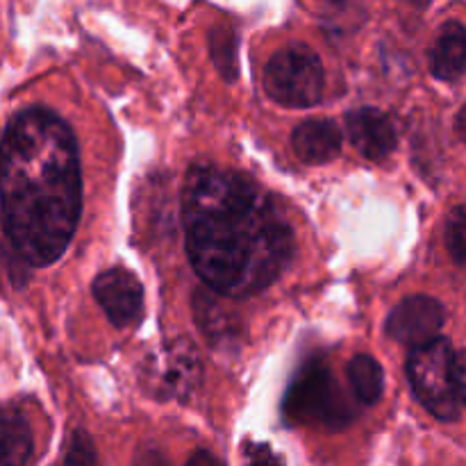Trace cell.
Here are the masks:
<instances>
[{"label":"cell","mask_w":466,"mask_h":466,"mask_svg":"<svg viewBox=\"0 0 466 466\" xmlns=\"http://www.w3.org/2000/svg\"><path fill=\"white\" fill-rule=\"evenodd\" d=\"M0 209L14 253L30 267L57 262L82 212L77 141L66 121L32 107L0 139Z\"/></svg>","instance_id":"2"},{"label":"cell","mask_w":466,"mask_h":466,"mask_svg":"<svg viewBox=\"0 0 466 466\" xmlns=\"http://www.w3.org/2000/svg\"><path fill=\"white\" fill-rule=\"evenodd\" d=\"M268 96L285 107H312L321 103L326 77L319 55L308 46L278 50L264 73Z\"/></svg>","instance_id":"5"},{"label":"cell","mask_w":466,"mask_h":466,"mask_svg":"<svg viewBox=\"0 0 466 466\" xmlns=\"http://www.w3.org/2000/svg\"><path fill=\"white\" fill-rule=\"evenodd\" d=\"M96 449L91 444L89 437L82 431H77L71 437V446H68L66 455H64V462L66 464H94L96 462Z\"/></svg>","instance_id":"17"},{"label":"cell","mask_w":466,"mask_h":466,"mask_svg":"<svg viewBox=\"0 0 466 466\" xmlns=\"http://www.w3.org/2000/svg\"><path fill=\"white\" fill-rule=\"evenodd\" d=\"M444 326V308L431 296H410L391 309L387 319V335L405 346L428 344L440 337Z\"/></svg>","instance_id":"7"},{"label":"cell","mask_w":466,"mask_h":466,"mask_svg":"<svg viewBox=\"0 0 466 466\" xmlns=\"http://www.w3.org/2000/svg\"><path fill=\"white\" fill-rule=\"evenodd\" d=\"M432 76L444 82H455L466 71V27L451 21L441 25L431 48Z\"/></svg>","instance_id":"12"},{"label":"cell","mask_w":466,"mask_h":466,"mask_svg":"<svg viewBox=\"0 0 466 466\" xmlns=\"http://www.w3.org/2000/svg\"><path fill=\"white\" fill-rule=\"evenodd\" d=\"M212 55L217 66L221 68L228 80L237 76V50H235V35L230 27H214L212 30Z\"/></svg>","instance_id":"15"},{"label":"cell","mask_w":466,"mask_h":466,"mask_svg":"<svg viewBox=\"0 0 466 466\" xmlns=\"http://www.w3.org/2000/svg\"><path fill=\"white\" fill-rule=\"evenodd\" d=\"M332 3H339V0H332Z\"/></svg>","instance_id":"22"},{"label":"cell","mask_w":466,"mask_h":466,"mask_svg":"<svg viewBox=\"0 0 466 466\" xmlns=\"http://www.w3.org/2000/svg\"><path fill=\"white\" fill-rule=\"evenodd\" d=\"M446 248L460 267H466V205L455 208L446 218Z\"/></svg>","instance_id":"16"},{"label":"cell","mask_w":466,"mask_h":466,"mask_svg":"<svg viewBox=\"0 0 466 466\" xmlns=\"http://www.w3.org/2000/svg\"><path fill=\"white\" fill-rule=\"evenodd\" d=\"M203 378L198 353L187 339L171 341L148 360L144 382L159 399H180L194 394Z\"/></svg>","instance_id":"6"},{"label":"cell","mask_w":466,"mask_h":466,"mask_svg":"<svg viewBox=\"0 0 466 466\" xmlns=\"http://www.w3.org/2000/svg\"><path fill=\"white\" fill-rule=\"evenodd\" d=\"M187 255L203 282L228 299L267 289L294 258V230L248 177L196 167L182 187Z\"/></svg>","instance_id":"1"},{"label":"cell","mask_w":466,"mask_h":466,"mask_svg":"<svg viewBox=\"0 0 466 466\" xmlns=\"http://www.w3.org/2000/svg\"><path fill=\"white\" fill-rule=\"evenodd\" d=\"M287 417L296 423L323 428H344L353 421L355 410L341 387L337 385L330 369L321 362L305 364L287 391Z\"/></svg>","instance_id":"4"},{"label":"cell","mask_w":466,"mask_h":466,"mask_svg":"<svg viewBox=\"0 0 466 466\" xmlns=\"http://www.w3.org/2000/svg\"><path fill=\"white\" fill-rule=\"evenodd\" d=\"M291 146L305 164H326L339 155L341 130L330 118H309L291 135Z\"/></svg>","instance_id":"11"},{"label":"cell","mask_w":466,"mask_h":466,"mask_svg":"<svg viewBox=\"0 0 466 466\" xmlns=\"http://www.w3.org/2000/svg\"><path fill=\"white\" fill-rule=\"evenodd\" d=\"M200 462H209V464H217L218 460L214 458V455H209V453H203V451H198V453L194 455V458L189 460V464H200Z\"/></svg>","instance_id":"20"},{"label":"cell","mask_w":466,"mask_h":466,"mask_svg":"<svg viewBox=\"0 0 466 466\" xmlns=\"http://www.w3.org/2000/svg\"><path fill=\"white\" fill-rule=\"evenodd\" d=\"M455 387H458V396L466 405V350L455 353Z\"/></svg>","instance_id":"18"},{"label":"cell","mask_w":466,"mask_h":466,"mask_svg":"<svg viewBox=\"0 0 466 466\" xmlns=\"http://www.w3.org/2000/svg\"><path fill=\"white\" fill-rule=\"evenodd\" d=\"M94 296L116 328L135 326L144 314V289L135 273L109 268L94 280Z\"/></svg>","instance_id":"8"},{"label":"cell","mask_w":466,"mask_h":466,"mask_svg":"<svg viewBox=\"0 0 466 466\" xmlns=\"http://www.w3.org/2000/svg\"><path fill=\"white\" fill-rule=\"evenodd\" d=\"M403 3L414 5V7H426V5L432 3V0H403Z\"/></svg>","instance_id":"21"},{"label":"cell","mask_w":466,"mask_h":466,"mask_svg":"<svg viewBox=\"0 0 466 466\" xmlns=\"http://www.w3.org/2000/svg\"><path fill=\"white\" fill-rule=\"evenodd\" d=\"M346 130L355 150L371 162H380L396 148V130L390 116L380 109H353L346 116Z\"/></svg>","instance_id":"9"},{"label":"cell","mask_w":466,"mask_h":466,"mask_svg":"<svg viewBox=\"0 0 466 466\" xmlns=\"http://www.w3.org/2000/svg\"><path fill=\"white\" fill-rule=\"evenodd\" d=\"M346 373H349V382L355 396L364 405H376L380 400L382 390H385V376H382V367L371 355H355L346 367Z\"/></svg>","instance_id":"14"},{"label":"cell","mask_w":466,"mask_h":466,"mask_svg":"<svg viewBox=\"0 0 466 466\" xmlns=\"http://www.w3.org/2000/svg\"><path fill=\"white\" fill-rule=\"evenodd\" d=\"M221 296L223 294H218L212 287L196 291L194 296L196 323H198L200 332H203L205 339L214 349L235 346V341H239L244 337L241 319L237 317L235 309L223 303Z\"/></svg>","instance_id":"10"},{"label":"cell","mask_w":466,"mask_h":466,"mask_svg":"<svg viewBox=\"0 0 466 466\" xmlns=\"http://www.w3.org/2000/svg\"><path fill=\"white\" fill-rule=\"evenodd\" d=\"M408 376L419 403L440 421L460 417L458 387H455V350L446 339H432L412 349Z\"/></svg>","instance_id":"3"},{"label":"cell","mask_w":466,"mask_h":466,"mask_svg":"<svg viewBox=\"0 0 466 466\" xmlns=\"http://www.w3.org/2000/svg\"><path fill=\"white\" fill-rule=\"evenodd\" d=\"M455 132H458L460 139H462L464 144H466V105H464L462 109H460L458 121H455Z\"/></svg>","instance_id":"19"},{"label":"cell","mask_w":466,"mask_h":466,"mask_svg":"<svg viewBox=\"0 0 466 466\" xmlns=\"http://www.w3.org/2000/svg\"><path fill=\"white\" fill-rule=\"evenodd\" d=\"M32 431L25 419L16 412L0 414V464H25L30 462Z\"/></svg>","instance_id":"13"}]
</instances>
